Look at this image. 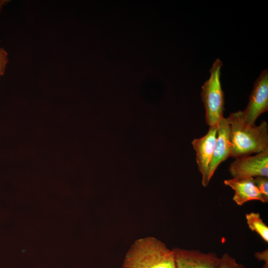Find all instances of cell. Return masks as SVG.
Returning <instances> with one entry per match:
<instances>
[{
    "instance_id": "1",
    "label": "cell",
    "mask_w": 268,
    "mask_h": 268,
    "mask_svg": "<svg viewBox=\"0 0 268 268\" xmlns=\"http://www.w3.org/2000/svg\"><path fill=\"white\" fill-rule=\"evenodd\" d=\"M229 124L231 157L238 158L259 153L268 148V125L262 121L259 126L250 125L242 111L231 113L226 118Z\"/></svg>"
},
{
    "instance_id": "2",
    "label": "cell",
    "mask_w": 268,
    "mask_h": 268,
    "mask_svg": "<svg viewBox=\"0 0 268 268\" xmlns=\"http://www.w3.org/2000/svg\"><path fill=\"white\" fill-rule=\"evenodd\" d=\"M122 268H176L173 251L152 236L135 240L126 253Z\"/></svg>"
},
{
    "instance_id": "3",
    "label": "cell",
    "mask_w": 268,
    "mask_h": 268,
    "mask_svg": "<svg viewBox=\"0 0 268 268\" xmlns=\"http://www.w3.org/2000/svg\"><path fill=\"white\" fill-rule=\"evenodd\" d=\"M222 63L216 59L210 69V75L201 87V97L205 110V121L209 126L216 125L224 117V96L220 82Z\"/></svg>"
},
{
    "instance_id": "4",
    "label": "cell",
    "mask_w": 268,
    "mask_h": 268,
    "mask_svg": "<svg viewBox=\"0 0 268 268\" xmlns=\"http://www.w3.org/2000/svg\"><path fill=\"white\" fill-rule=\"evenodd\" d=\"M228 170L233 178L268 177V148L254 156L236 158Z\"/></svg>"
},
{
    "instance_id": "5",
    "label": "cell",
    "mask_w": 268,
    "mask_h": 268,
    "mask_svg": "<svg viewBox=\"0 0 268 268\" xmlns=\"http://www.w3.org/2000/svg\"><path fill=\"white\" fill-rule=\"evenodd\" d=\"M268 111V70L266 69L254 82L247 106L242 112L246 122L254 125L260 115Z\"/></svg>"
},
{
    "instance_id": "6",
    "label": "cell",
    "mask_w": 268,
    "mask_h": 268,
    "mask_svg": "<svg viewBox=\"0 0 268 268\" xmlns=\"http://www.w3.org/2000/svg\"><path fill=\"white\" fill-rule=\"evenodd\" d=\"M217 134V125L209 127L204 136L194 139L192 145L196 152L198 170L201 175V184L206 187L210 180L208 176L209 164L213 155Z\"/></svg>"
},
{
    "instance_id": "7",
    "label": "cell",
    "mask_w": 268,
    "mask_h": 268,
    "mask_svg": "<svg viewBox=\"0 0 268 268\" xmlns=\"http://www.w3.org/2000/svg\"><path fill=\"white\" fill-rule=\"evenodd\" d=\"M176 268H218L220 258L213 252L175 248L172 249Z\"/></svg>"
},
{
    "instance_id": "8",
    "label": "cell",
    "mask_w": 268,
    "mask_h": 268,
    "mask_svg": "<svg viewBox=\"0 0 268 268\" xmlns=\"http://www.w3.org/2000/svg\"><path fill=\"white\" fill-rule=\"evenodd\" d=\"M231 155L229 124L223 117L217 124V134L213 155L209 164L208 176L211 180L217 168Z\"/></svg>"
},
{
    "instance_id": "9",
    "label": "cell",
    "mask_w": 268,
    "mask_h": 268,
    "mask_svg": "<svg viewBox=\"0 0 268 268\" xmlns=\"http://www.w3.org/2000/svg\"><path fill=\"white\" fill-rule=\"evenodd\" d=\"M224 183L234 191L233 200L239 205L252 200H258L262 202H268V199L261 193L256 185L254 178H232L224 180Z\"/></svg>"
},
{
    "instance_id": "10",
    "label": "cell",
    "mask_w": 268,
    "mask_h": 268,
    "mask_svg": "<svg viewBox=\"0 0 268 268\" xmlns=\"http://www.w3.org/2000/svg\"><path fill=\"white\" fill-rule=\"evenodd\" d=\"M249 228L256 232L267 243L268 242V227L258 212H251L245 214Z\"/></svg>"
},
{
    "instance_id": "11",
    "label": "cell",
    "mask_w": 268,
    "mask_h": 268,
    "mask_svg": "<svg viewBox=\"0 0 268 268\" xmlns=\"http://www.w3.org/2000/svg\"><path fill=\"white\" fill-rule=\"evenodd\" d=\"M220 258L218 268H246L243 264L238 263L234 258L227 253H224Z\"/></svg>"
},
{
    "instance_id": "12",
    "label": "cell",
    "mask_w": 268,
    "mask_h": 268,
    "mask_svg": "<svg viewBox=\"0 0 268 268\" xmlns=\"http://www.w3.org/2000/svg\"><path fill=\"white\" fill-rule=\"evenodd\" d=\"M254 179L255 184L261 193L268 199V177L259 176Z\"/></svg>"
},
{
    "instance_id": "13",
    "label": "cell",
    "mask_w": 268,
    "mask_h": 268,
    "mask_svg": "<svg viewBox=\"0 0 268 268\" xmlns=\"http://www.w3.org/2000/svg\"><path fill=\"white\" fill-rule=\"evenodd\" d=\"M8 62L7 52L3 48H0V77L4 74Z\"/></svg>"
},
{
    "instance_id": "14",
    "label": "cell",
    "mask_w": 268,
    "mask_h": 268,
    "mask_svg": "<svg viewBox=\"0 0 268 268\" xmlns=\"http://www.w3.org/2000/svg\"><path fill=\"white\" fill-rule=\"evenodd\" d=\"M268 249L263 252L255 253V257L259 261H264L266 265L268 266Z\"/></svg>"
},
{
    "instance_id": "15",
    "label": "cell",
    "mask_w": 268,
    "mask_h": 268,
    "mask_svg": "<svg viewBox=\"0 0 268 268\" xmlns=\"http://www.w3.org/2000/svg\"><path fill=\"white\" fill-rule=\"evenodd\" d=\"M8 0H0V9L7 2Z\"/></svg>"
}]
</instances>
